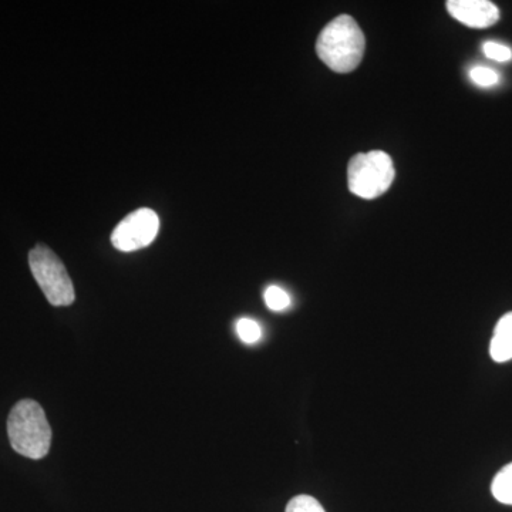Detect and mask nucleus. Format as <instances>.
Returning a JSON list of instances; mask_svg holds the SVG:
<instances>
[{"label": "nucleus", "mask_w": 512, "mask_h": 512, "mask_svg": "<svg viewBox=\"0 0 512 512\" xmlns=\"http://www.w3.org/2000/svg\"><path fill=\"white\" fill-rule=\"evenodd\" d=\"M366 40L362 29L349 15L333 19L320 32L316 53L329 69L336 73H350L365 56Z\"/></svg>", "instance_id": "1"}, {"label": "nucleus", "mask_w": 512, "mask_h": 512, "mask_svg": "<svg viewBox=\"0 0 512 512\" xmlns=\"http://www.w3.org/2000/svg\"><path fill=\"white\" fill-rule=\"evenodd\" d=\"M10 446L20 456L42 460L52 446V427L45 410L35 400H20L8 417Z\"/></svg>", "instance_id": "2"}, {"label": "nucleus", "mask_w": 512, "mask_h": 512, "mask_svg": "<svg viewBox=\"0 0 512 512\" xmlns=\"http://www.w3.org/2000/svg\"><path fill=\"white\" fill-rule=\"evenodd\" d=\"M392 158L384 151L360 153L350 160L349 190L357 197L375 200L389 190L394 180Z\"/></svg>", "instance_id": "3"}, {"label": "nucleus", "mask_w": 512, "mask_h": 512, "mask_svg": "<svg viewBox=\"0 0 512 512\" xmlns=\"http://www.w3.org/2000/svg\"><path fill=\"white\" fill-rule=\"evenodd\" d=\"M30 271L37 285L45 293L47 301L53 306H70L76 299L72 279L59 256L47 248L37 245L29 254Z\"/></svg>", "instance_id": "4"}, {"label": "nucleus", "mask_w": 512, "mask_h": 512, "mask_svg": "<svg viewBox=\"0 0 512 512\" xmlns=\"http://www.w3.org/2000/svg\"><path fill=\"white\" fill-rule=\"evenodd\" d=\"M160 231L158 215L150 208L131 212L117 225L111 234V244L121 252H133L146 248Z\"/></svg>", "instance_id": "5"}, {"label": "nucleus", "mask_w": 512, "mask_h": 512, "mask_svg": "<svg viewBox=\"0 0 512 512\" xmlns=\"http://www.w3.org/2000/svg\"><path fill=\"white\" fill-rule=\"evenodd\" d=\"M447 10L468 28L487 29L500 20V10L487 0H450Z\"/></svg>", "instance_id": "6"}, {"label": "nucleus", "mask_w": 512, "mask_h": 512, "mask_svg": "<svg viewBox=\"0 0 512 512\" xmlns=\"http://www.w3.org/2000/svg\"><path fill=\"white\" fill-rule=\"evenodd\" d=\"M490 355L494 362L504 363L512 359V312L498 320L490 343Z\"/></svg>", "instance_id": "7"}, {"label": "nucleus", "mask_w": 512, "mask_h": 512, "mask_svg": "<svg viewBox=\"0 0 512 512\" xmlns=\"http://www.w3.org/2000/svg\"><path fill=\"white\" fill-rule=\"evenodd\" d=\"M491 493L501 504L512 505V463L505 466L495 476L493 485H491Z\"/></svg>", "instance_id": "8"}, {"label": "nucleus", "mask_w": 512, "mask_h": 512, "mask_svg": "<svg viewBox=\"0 0 512 512\" xmlns=\"http://www.w3.org/2000/svg\"><path fill=\"white\" fill-rule=\"evenodd\" d=\"M264 298L266 306L274 312L285 311L291 305V298H289L288 293L284 289L279 288V286H269L265 291Z\"/></svg>", "instance_id": "9"}, {"label": "nucleus", "mask_w": 512, "mask_h": 512, "mask_svg": "<svg viewBox=\"0 0 512 512\" xmlns=\"http://www.w3.org/2000/svg\"><path fill=\"white\" fill-rule=\"evenodd\" d=\"M237 333L242 342L254 345L261 339L262 329L254 319L242 318L237 322Z\"/></svg>", "instance_id": "10"}, {"label": "nucleus", "mask_w": 512, "mask_h": 512, "mask_svg": "<svg viewBox=\"0 0 512 512\" xmlns=\"http://www.w3.org/2000/svg\"><path fill=\"white\" fill-rule=\"evenodd\" d=\"M286 512H326L318 500L311 495H298L289 501Z\"/></svg>", "instance_id": "11"}, {"label": "nucleus", "mask_w": 512, "mask_h": 512, "mask_svg": "<svg viewBox=\"0 0 512 512\" xmlns=\"http://www.w3.org/2000/svg\"><path fill=\"white\" fill-rule=\"evenodd\" d=\"M470 79L480 87H493L500 82L497 72L484 66L473 67L470 70Z\"/></svg>", "instance_id": "12"}, {"label": "nucleus", "mask_w": 512, "mask_h": 512, "mask_svg": "<svg viewBox=\"0 0 512 512\" xmlns=\"http://www.w3.org/2000/svg\"><path fill=\"white\" fill-rule=\"evenodd\" d=\"M483 52L488 59L495 60V62L504 63L512 60V50L508 46L501 45V43L485 42Z\"/></svg>", "instance_id": "13"}]
</instances>
